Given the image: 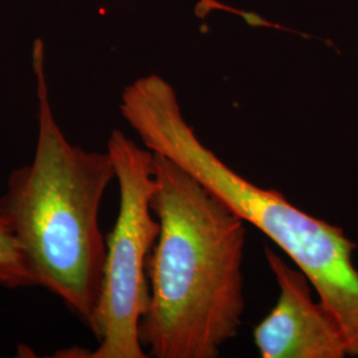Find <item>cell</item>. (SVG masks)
Listing matches in <instances>:
<instances>
[{
    "label": "cell",
    "instance_id": "6da1fadb",
    "mask_svg": "<svg viewBox=\"0 0 358 358\" xmlns=\"http://www.w3.org/2000/svg\"><path fill=\"white\" fill-rule=\"evenodd\" d=\"M161 230L148 260L140 340L155 358H217L245 309L247 222L183 167L153 153Z\"/></svg>",
    "mask_w": 358,
    "mask_h": 358
},
{
    "label": "cell",
    "instance_id": "7a4b0ae2",
    "mask_svg": "<svg viewBox=\"0 0 358 358\" xmlns=\"http://www.w3.org/2000/svg\"><path fill=\"white\" fill-rule=\"evenodd\" d=\"M38 137L29 164L15 169L0 196V217L26 256L38 287L57 296L90 329L103 287L106 241L99 215L115 178L108 152L68 141L50 101L43 40H35Z\"/></svg>",
    "mask_w": 358,
    "mask_h": 358
},
{
    "label": "cell",
    "instance_id": "3957f363",
    "mask_svg": "<svg viewBox=\"0 0 358 358\" xmlns=\"http://www.w3.org/2000/svg\"><path fill=\"white\" fill-rule=\"evenodd\" d=\"M120 110L145 148L183 167L307 275L344 333L348 356L358 357L356 244L344 231L297 208L282 192L259 187L232 170L199 140L165 78L149 75L133 81L121 94Z\"/></svg>",
    "mask_w": 358,
    "mask_h": 358
},
{
    "label": "cell",
    "instance_id": "277c9868",
    "mask_svg": "<svg viewBox=\"0 0 358 358\" xmlns=\"http://www.w3.org/2000/svg\"><path fill=\"white\" fill-rule=\"evenodd\" d=\"M106 152L120 189L115 227L106 238L103 287L90 331L99 341L90 358H146L140 322L149 306L148 260L159 235L152 201L154 154L115 129Z\"/></svg>",
    "mask_w": 358,
    "mask_h": 358
},
{
    "label": "cell",
    "instance_id": "5b68a950",
    "mask_svg": "<svg viewBox=\"0 0 358 358\" xmlns=\"http://www.w3.org/2000/svg\"><path fill=\"white\" fill-rule=\"evenodd\" d=\"M264 255L279 288L275 307L254 329L262 358H344L345 337L320 299H313L307 275L273 248Z\"/></svg>",
    "mask_w": 358,
    "mask_h": 358
},
{
    "label": "cell",
    "instance_id": "8992f818",
    "mask_svg": "<svg viewBox=\"0 0 358 358\" xmlns=\"http://www.w3.org/2000/svg\"><path fill=\"white\" fill-rule=\"evenodd\" d=\"M0 285L8 289L38 287L35 276L27 263L7 223L0 217Z\"/></svg>",
    "mask_w": 358,
    "mask_h": 358
}]
</instances>
